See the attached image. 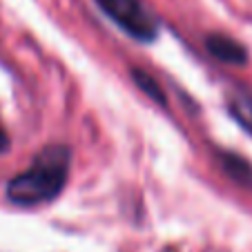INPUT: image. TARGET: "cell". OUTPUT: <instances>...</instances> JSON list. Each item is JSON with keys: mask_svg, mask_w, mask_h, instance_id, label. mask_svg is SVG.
<instances>
[{"mask_svg": "<svg viewBox=\"0 0 252 252\" xmlns=\"http://www.w3.org/2000/svg\"><path fill=\"white\" fill-rule=\"evenodd\" d=\"M69 150L65 145H49L25 172L7 183V199L16 205H40L56 199L69 176Z\"/></svg>", "mask_w": 252, "mask_h": 252, "instance_id": "6da1fadb", "label": "cell"}, {"mask_svg": "<svg viewBox=\"0 0 252 252\" xmlns=\"http://www.w3.org/2000/svg\"><path fill=\"white\" fill-rule=\"evenodd\" d=\"M96 2L132 38L145 40V43L154 40L158 23L143 0H96Z\"/></svg>", "mask_w": 252, "mask_h": 252, "instance_id": "7a4b0ae2", "label": "cell"}, {"mask_svg": "<svg viewBox=\"0 0 252 252\" xmlns=\"http://www.w3.org/2000/svg\"><path fill=\"white\" fill-rule=\"evenodd\" d=\"M208 52L214 58L228 63V65H243L248 63V52L241 43L228 38V36H210L208 38Z\"/></svg>", "mask_w": 252, "mask_h": 252, "instance_id": "3957f363", "label": "cell"}, {"mask_svg": "<svg viewBox=\"0 0 252 252\" xmlns=\"http://www.w3.org/2000/svg\"><path fill=\"white\" fill-rule=\"evenodd\" d=\"M230 112L234 114V119L252 134V96H237L230 103Z\"/></svg>", "mask_w": 252, "mask_h": 252, "instance_id": "277c9868", "label": "cell"}, {"mask_svg": "<svg viewBox=\"0 0 252 252\" xmlns=\"http://www.w3.org/2000/svg\"><path fill=\"white\" fill-rule=\"evenodd\" d=\"M134 81H136V85L141 87L145 94L150 96V98H154L157 103H165V94H163L161 85H158L157 81H154L152 76H150L148 71H141V69H134Z\"/></svg>", "mask_w": 252, "mask_h": 252, "instance_id": "5b68a950", "label": "cell"}, {"mask_svg": "<svg viewBox=\"0 0 252 252\" xmlns=\"http://www.w3.org/2000/svg\"><path fill=\"white\" fill-rule=\"evenodd\" d=\"M223 165H225V170L232 174V179H237V181H252V167L246 165L241 158L225 154Z\"/></svg>", "mask_w": 252, "mask_h": 252, "instance_id": "8992f818", "label": "cell"}, {"mask_svg": "<svg viewBox=\"0 0 252 252\" xmlns=\"http://www.w3.org/2000/svg\"><path fill=\"white\" fill-rule=\"evenodd\" d=\"M7 150H9V134H7V129L0 123V154L7 152Z\"/></svg>", "mask_w": 252, "mask_h": 252, "instance_id": "52a82bcc", "label": "cell"}]
</instances>
